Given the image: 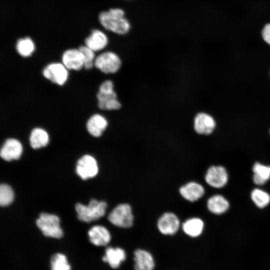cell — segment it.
Segmentation results:
<instances>
[{"instance_id":"5b68a950","label":"cell","mask_w":270,"mask_h":270,"mask_svg":"<svg viewBox=\"0 0 270 270\" xmlns=\"http://www.w3.org/2000/svg\"><path fill=\"white\" fill-rule=\"evenodd\" d=\"M36 224L46 236L60 238L63 236V232L60 226V220L56 215L41 213L36 220Z\"/></svg>"},{"instance_id":"ffe728a7","label":"cell","mask_w":270,"mask_h":270,"mask_svg":"<svg viewBox=\"0 0 270 270\" xmlns=\"http://www.w3.org/2000/svg\"><path fill=\"white\" fill-rule=\"evenodd\" d=\"M84 42L86 46L95 52L104 49L107 46L108 38L102 31L94 29L85 39Z\"/></svg>"},{"instance_id":"f546056e","label":"cell","mask_w":270,"mask_h":270,"mask_svg":"<svg viewBox=\"0 0 270 270\" xmlns=\"http://www.w3.org/2000/svg\"></svg>"},{"instance_id":"4fadbf2b","label":"cell","mask_w":270,"mask_h":270,"mask_svg":"<svg viewBox=\"0 0 270 270\" xmlns=\"http://www.w3.org/2000/svg\"><path fill=\"white\" fill-rule=\"evenodd\" d=\"M179 192L184 198L193 202L202 198L206 191L204 187L201 184L191 181L182 186L179 189Z\"/></svg>"},{"instance_id":"603a6c76","label":"cell","mask_w":270,"mask_h":270,"mask_svg":"<svg viewBox=\"0 0 270 270\" xmlns=\"http://www.w3.org/2000/svg\"><path fill=\"white\" fill-rule=\"evenodd\" d=\"M108 124L107 120L104 116L100 114H94L87 121L86 127L92 136L99 137L106 129Z\"/></svg>"},{"instance_id":"4316f807","label":"cell","mask_w":270,"mask_h":270,"mask_svg":"<svg viewBox=\"0 0 270 270\" xmlns=\"http://www.w3.org/2000/svg\"><path fill=\"white\" fill-rule=\"evenodd\" d=\"M14 198V194L12 188L5 184L0 186V204L6 206L10 204Z\"/></svg>"},{"instance_id":"ba28073f","label":"cell","mask_w":270,"mask_h":270,"mask_svg":"<svg viewBox=\"0 0 270 270\" xmlns=\"http://www.w3.org/2000/svg\"><path fill=\"white\" fill-rule=\"evenodd\" d=\"M206 206L208 211L216 216H222L226 214L230 208L229 200L222 194H215L206 200Z\"/></svg>"},{"instance_id":"3957f363","label":"cell","mask_w":270,"mask_h":270,"mask_svg":"<svg viewBox=\"0 0 270 270\" xmlns=\"http://www.w3.org/2000/svg\"><path fill=\"white\" fill-rule=\"evenodd\" d=\"M98 106L102 110H117L121 104L114 90V84L110 80H106L100 84L96 95Z\"/></svg>"},{"instance_id":"52a82bcc","label":"cell","mask_w":270,"mask_h":270,"mask_svg":"<svg viewBox=\"0 0 270 270\" xmlns=\"http://www.w3.org/2000/svg\"><path fill=\"white\" fill-rule=\"evenodd\" d=\"M118 56L112 52L102 53L96 58L94 66L102 72L114 74L118 71L121 66Z\"/></svg>"},{"instance_id":"ac0fdd59","label":"cell","mask_w":270,"mask_h":270,"mask_svg":"<svg viewBox=\"0 0 270 270\" xmlns=\"http://www.w3.org/2000/svg\"><path fill=\"white\" fill-rule=\"evenodd\" d=\"M91 243L96 246H104L110 240L111 235L108 230L104 226L96 225L92 227L88 232Z\"/></svg>"},{"instance_id":"277c9868","label":"cell","mask_w":270,"mask_h":270,"mask_svg":"<svg viewBox=\"0 0 270 270\" xmlns=\"http://www.w3.org/2000/svg\"><path fill=\"white\" fill-rule=\"evenodd\" d=\"M204 180L210 188L222 190L226 188L229 183V172L226 168L222 164H213L207 168Z\"/></svg>"},{"instance_id":"d4e9b609","label":"cell","mask_w":270,"mask_h":270,"mask_svg":"<svg viewBox=\"0 0 270 270\" xmlns=\"http://www.w3.org/2000/svg\"><path fill=\"white\" fill-rule=\"evenodd\" d=\"M16 50L20 55L28 57L32 55L35 50V45L29 37L19 39L16 44Z\"/></svg>"},{"instance_id":"e0dca14e","label":"cell","mask_w":270,"mask_h":270,"mask_svg":"<svg viewBox=\"0 0 270 270\" xmlns=\"http://www.w3.org/2000/svg\"><path fill=\"white\" fill-rule=\"evenodd\" d=\"M134 270H154L155 262L152 255L148 251L137 249L134 252Z\"/></svg>"},{"instance_id":"7a4b0ae2","label":"cell","mask_w":270,"mask_h":270,"mask_svg":"<svg viewBox=\"0 0 270 270\" xmlns=\"http://www.w3.org/2000/svg\"><path fill=\"white\" fill-rule=\"evenodd\" d=\"M107 204L104 201L92 199L88 206L78 203L76 205V210L79 220L90 222L102 217L106 214Z\"/></svg>"},{"instance_id":"7402d4cb","label":"cell","mask_w":270,"mask_h":270,"mask_svg":"<svg viewBox=\"0 0 270 270\" xmlns=\"http://www.w3.org/2000/svg\"><path fill=\"white\" fill-rule=\"evenodd\" d=\"M126 258V253L122 248L108 247L102 260L104 262H108L112 268H117Z\"/></svg>"},{"instance_id":"9a60e30c","label":"cell","mask_w":270,"mask_h":270,"mask_svg":"<svg viewBox=\"0 0 270 270\" xmlns=\"http://www.w3.org/2000/svg\"><path fill=\"white\" fill-rule=\"evenodd\" d=\"M62 62L68 70H80L84 66V58L79 49L72 48L64 51Z\"/></svg>"},{"instance_id":"9c48e42d","label":"cell","mask_w":270,"mask_h":270,"mask_svg":"<svg viewBox=\"0 0 270 270\" xmlns=\"http://www.w3.org/2000/svg\"><path fill=\"white\" fill-rule=\"evenodd\" d=\"M180 226L178 216L172 212H166L160 216L157 222L159 232L164 235L176 234Z\"/></svg>"},{"instance_id":"f1b7e54d","label":"cell","mask_w":270,"mask_h":270,"mask_svg":"<svg viewBox=\"0 0 270 270\" xmlns=\"http://www.w3.org/2000/svg\"><path fill=\"white\" fill-rule=\"evenodd\" d=\"M260 38L266 46H270V20L264 23L260 30Z\"/></svg>"},{"instance_id":"2e32d148","label":"cell","mask_w":270,"mask_h":270,"mask_svg":"<svg viewBox=\"0 0 270 270\" xmlns=\"http://www.w3.org/2000/svg\"><path fill=\"white\" fill-rule=\"evenodd\" d=\"M216 127V122L210 115L200 112L196 115L194 119V128L200 134L208 135L212 134Z\"/></svg>"},{"instance_id":"7c38bea8","label":"cell","mask_w":270,"mask_h":270,"mask_svg":"<svg viewBox=\"0 0 270 270\" xmlns=\"http://www.w3.org/2000/svg\"><path fill=\"white\" fill-rule=\"evenodd\" d=\"M252 182L256 186L263 187L270 180V164L256 161L252 166Z\"/></svg>"},{"instance_id":"44dd1931","label":"cell","mask_w":270,"mask_h":270,"mask_svg":"<svg viewBox=\"0 0 270 270\" xmlns=\"http://www.w3.org/2000/svg\"><path fill=\"white\" fill-rule=\"evenodd\" d=\"M204 226V222L201 218L192 217L186 220L182 224V228L187 236L196 238L202 234Z\"/></svg>"},{"instance_id":"484cf974","label":"cell","mask_w":270,"mask_h":270,"mask_svg":"<svg viewBox=\"0 0 270 270\" xmlns=\"http://www.w3.org/2000/svg\"><path fill=\"white\" fill-rule=\"evenodd\" d=\"M52 270H70L66 256L60 253L53 255L50 260Z\"/></svg>"},{"instance_id":"8fae6325","label":"cell","mask_w":270,"mask_h":270,"mask_svg":"<svg viewBox=\"0 0 270 270\" xmlns=\"http://www.w3.org/2000/svg\"><path fill=\"white\" fill-rule=\"evenodd\" d=\"M98 168L96 160L88 154L82 156L76 164V172L82 180H86L95 176L98 173Z\"/></svg>"},{"instance_id":"5bb4252c","label":"cell","mask_w":270,"mask_h":270,"mask_svg":"<svg viewBox=\"0 0 270 270\" xmlns=\"http://www.w3.org/2000/svg\"><path fill=\"white\" fill-rule=\"evenodd\" d=\"M22 152V144L15 138L7 139L0 149L1 158L5 160L10 161L18 159Z\"/></svg>"},{"instance_id":"83f0119b","label":"cell","mask_w":270,"mask_h":270,"mask_svg":"<svg viewBox=\"0 0 270 270\" xmlns=\"http://www.w3.org/2000/svg\"><path fill=\"white\" fill-rule=\"evenodd\" d=\"M84 58V68L86 70L90 69L94 65V52L86 46H82L78 48Z\"/></svg>"},{"instance_id":"8992f818","label":"cell","mask_w":270,"mask_h":270,"mask_svg":"<svg viewBox=\"0 0 270 270\" xmlns=\"http://www.w3.org/2000/svg\"><path fill=\"white\" fill-rule=\"evenodd\" d=\"M108 220L113 225L122 228L131 227L134 216L131 206L128 204H120L109 214Z\"/></svg>"},{"instance_id":"30bf717a","label":"cell","mask_w":270,"mask_h":270,"mask_svg":"<svg viewBox=\"0 0 270 270\" xmlns=\"http://www.w3.org/2000/svg\"><path fill=\"white\" fill-rule=\"evenodd\" d=\"M44 78L53 83L63 85L67 80L68 76V69L62 63L54 62L48 65L43 70Z\"/></svg>"},{"instance_id":"d6986e66","label":"cell","mask_w":270,"mask_h":270,"mask_svg":"<svg viewBox=\"0 0 270 270\" xmlns=\"http://www.w3.org/2000/svg\"><path fill=\"white\" fill-rule=\"evenodd\" d=\"M252 204L259 210H264L270 205V193L262 187L255 186L250 192Z\"/></svg>"},{"instance_id":"6da1fadb","label":"cell","mask_w":270,"mask_h":270,"mask_svg":"<svg viewBox=\"0 0 270 270\" xmlns=\"http://www.w3.org/2000/svg\"><path fill=\"white\" fill-rule=\"evenodd\" d=\"M98 20L106 29L118 34H124L130 29V24L124 17V11L119 8L101 12Z\"/></svg>"},{"instance_id":"cb8c5ba5","label":"cell","mask_w":270,"mask_h":270,"mask_svg":"<svg viewBox=\"0 0 270 270\" xmlns=\"http://www.w3.org/2000/svg\"><path fill=\"white\" fill-rule=\"evenodd\" d=\"M49 141L48 132L42 128H34L30 136V144L31 147L38 149L46 146Z\"/></svg>"}]
</instances>
